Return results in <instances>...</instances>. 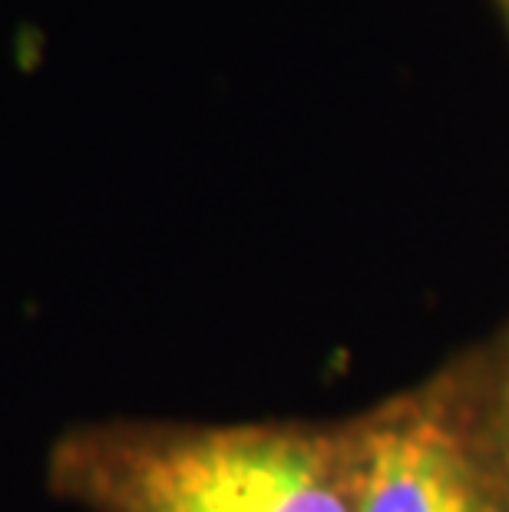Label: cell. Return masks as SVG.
Segmentation results:
<instances>
[{
  "label": "cell",
  "mask_w": 509,
  "mask_h": 512,
  "mask_svg": "<svg viewBox=\"0 0 509 512\" xmlns=\"http://www.w3.org/2000/svg\"><path fill=\"white\" fill-rule=\"evenodd\" d=\"M47 479L86 512H354L348 427L93 423L53 443Z\"/></svg>",
  "instance_id": "1"
},
{
  "label": "cell",
  "mask_w": 509,
  "mask_h": 512,
  "mask_svg": "<svg viewBox=\"0 0 509 512\" xmlns=\"http://www.w3.org/2000/svg\"><path fill=\"white\" fill-rule=\"evenodd\" d=\"M354 512H509V417L486 423L457 387L348 427Z\"/></svg>",
  "instance_id": "2"
}]
</instances>
